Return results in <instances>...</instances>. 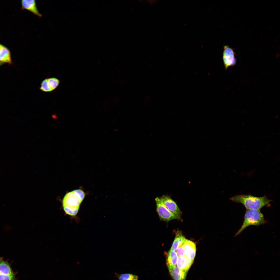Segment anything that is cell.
Wrapping results in <instances>:
<instances>
[{
  "label": "cell",
  "instance_id": "cell-10",
  "mask_svg": "<svg viewBox=\"0 0 280 280\" xmlns=\"http://www.w3.org/2000/svg\"><path fill=\"white\" fill-rule=\"evenodd\" d=\"M170 274L174 280H185L187 272L179 269L177 266L168 269Z\"/></svg>",
  "mask_w": 280,
  "mask_h": 280
},
{
  "label": "cell",
  "instance_id": "cell-5",
  "mask_svg": "<svg viewBox=\"0 0 280 280\" xmlns=\"http://www.w3.org/2000/svg\"><path fill=\"white\" fill-rule=\"evenodd\" d=\"M236 53L234 49L228 45L223 47L222 60L225 70L229 67L235 66L236 63Z\"/></svg>",
  "mask_w": 280,
  "mask_h": 280
},
{
  "label": "cell",
  "instance_id": "cell-17",
  "mask_svg": "<svg viewBox=\"0 0 280 280\" xmlns=\"http://www.w3.org/2000/svg\"><path fill=\"white\" fill-rule=\"evenodd\" d=\"M0 280H16L15 274L7 275L0 274Z\"/></svg>",
  "mask_w": 280,
  "mask_h": 280
},
{
  "label": "cell",
  "instance_id": "cell-4",
  "mask_svg": "<svg viewBox=\"0 0 280 280\" xmlns=\"http://www.w3.org/2000/svg\"><path fill=\"white\" fill-rule=\"evenodd\" d=\"M156 210L160 220L166 222L176 219L180 218L181 215L175 214L170 212L162 202L160 197L155 199Z\"/></svg>",
  "mask_w": 280,
  "mask_h": 280
},
{
  "label": "cell",
  "instance_id": "cell-11",
  "mask_svg": "<svg viewBox=\"0 0 280 280\" xmlns=\"http://www.w3.org/2000/svg\"><path fill=\"white\" fill-rule=\"evenodd\" d=\"M178 256L175 251L170 249L167 253L166 264L168 269L177 266Z\"/></svg>",
  "mask_w": 280,
  "mask_h": 280
},
{
  "label": "cell",
  "instance_id": "cell-9",
  "mask_svg": "<svg viewBox=\"0 0 280 280\" xmlns=\"http://www.w3.org/2000/svg\"><path fill=\"white\" fill-rule=\"evenodd\" d=\"M193 262V261L188 258L185 255L179 256L177 266L182 271L187 272Z\"/></svg>",
  "mask_w": 280,
  "mask_h": 280
},
{
  "label": "cell",
  "instance_id": "cell-2",
  "mask_svg": "<svg viewBox=\"0 0 280 280\" xmlns=\"http://www.w3.org/2000/svg\"><path fill=\"white\" fill-rule=\"evenodd\" d=\"M267 223L260 210L246 209L244 220L241 227L236 233L235 236L240 234L248 227L254 225L258 226Z\"/></svg>",
  "mask_w": 280,
  "mask_h": 280
},
{
  "label": "cell",
  "instance_id": "cell-13",
  "mask_svg": "<svg viewBox=\"0 0 280 280\" xmlns=\"http://www.w3.org/2000/svg\"><path fill=\"white\" fill-rule=\"evenodd\" d=\"M0 61L9 64L12 63L9 51L6 47L1 45L0 48Z\"/></svg>",
  "mask_w": 280,
  "mask_h": 280
},
{
  "label": "cell",
  "instance_id": "cell-15",
  "mask_svg": "<svg viewBox=\"0 0 280 280\" xmlns=\"http://www.w3.org/2000/svg\"><path fill=\"white\" fill-rule=\"evenodd\" d=\"M47 79L48 85L53 91L58 87L60 83V81L55 78L52 77Z\"/></svg>",
  "mask_w": 280,
  "mask_h": 280
},
{
  "label": "cell",
  "instance_id": "cell-19",
  "mask_svg": "<svg viewBox=\"0 0 280 280\" xmlns=\"http://www.w3.org/2000/svg\"><path fill=\"white\" fill-rule=\"evenodd\" d=\"M183 244L179 246L176 251L178 256L185 255V250Z\"/></svg>",
  "mask_w": 280,
  "mask_h": 280
},
{
  "label": "cell",
  "instance_id": "cell-18",
  "mask_svg": "<svg viewBox=\"0 0 280 280\" xmlns=\"http://www.w3.org/2000/svg\"><path fill=\"white\" fill-rule=\"evenodd\" d=\"M73 191L77 196L80 200L82 201L85 196V194L84 192L80 189L76 190Z\"/></svg>",
  "mask_w": 280,
  "mask_h": 280
},
{
  "label": "cell",
  "instance_id": "cell-7",
  "mask_svg": "<svg viewBox=\"0 0 280 280\" xmlns=\"http://www.w3.org/2000/svg\"><path fill=\"white\" fill-rule=\"evenodd\" d=\"M183 245L185 250V255L193 261L196 252L195 244L192 241L186 239Z\"/></svg>",
  "mask_w": 280,
  "mask_h": 280
},
{
  "label": "cell",
  "instance_id": "cell-8",
  "mask_svg": "<svg viewBox=\"0 0 280 280\" xmlns=\"http://www.w3.org/2000/svg\"><path fill=\"white\" fill-rule=\"evenodd\" d=\"M22 8L29 10L39 17L42 14L37 8L36 1L34 0H23L22 1Z\"/></svg>",
  "mask_w": 280,
  "mask_h": 280
},
{
  "label": "cell",
  "instance_id": "cell-20",
  "mask_svg": "<svg viewBox=\"0 0 280 280\" xmlns=\"http://www.w3.org/2000/svg\"><path fill=\"white\" fill-rule=\"evenodd\" d=\"M133 274H125L121 275L119 277V280H128L132 276Z\"/></svg>",
  "mask_w": 280,
  "mask_h": 280
},
{
  "label": "cell",
  "instance_id": "cell-3",
  "mask_svg": "<svg viewBox=\"0 0 280 280\" xmlns=\"http://www.w3.org/2000/svg\"><path fill=\"white\" fill-rule=\"evenodd\" d=\"M82 201L72 191L66 193L62 201L63 209L69 215H75L78 213L80 206Z\"/></svg>",
  "mask_w": 280,
  "mask_h": 280
},
{
  "label": "cell",
  "instance_id": "cell-21",
  "mask_svg": "<svg viewBox=\"0 0 280 280\" xmlns=\"http://www.w3.org/2000/svg\"><path fill=\"white\" fill-rule=\"evenodd\" d=\"M138 277L137 276L133 275L128 280H138Z\"/></svg>",
  "mask_w": 280,
  "mask_h": 280
},
{
  "label": "cell",
  "instance_id": "cell-6",
  "mask_svg": "<svg viewBox=\"0 0 280 280\" xmlns=\"http://www.w3.org/2000/svg\"><path fill=\"white\" fill-rule=\"evenodd\" d=\"M163 204L170 212L181 215V212L175 202L169 196L163 195L160 197Z\"/></svg>",
  "mask_w": 280,
  "mask_h": 280
},
{
  "label": "cell",
  "instance_id": "cell-16",
  "mask_svg": "<svg viewBox=\"0 0 280 280\" xmlns=\"http://www.w3.org/2000/svg\"><path fill=\"white\" fill-rule=\"evenodd\" d=\"M39 88L44 92H49L52 91L48 85L47 79H45L42 81Z\"/></svg>",
  "mask_w": 280,
  "mask_h": 280
},
{
  "label": "cell",
  "instance_id": "cell-1",
  "mask_svg": "<svg viewBox=\"0 0 280 280\" xmlns=\"http://www.w3.org/2000/svg\"><path fill=\"white\" fill-rule=\"evenodd\" d=\"M230 200L236 203L242 204L246 209L260 210L265 206H269L271 200L266 196L257 197L250 194H241L235 195Z\"/></svg>",
  "mask_w": 280,
  "mask_h": 280
},
{
  "label": "cell",
  "instance_id": "cell-14",
  "mask_svg": "<svg viewBox=\"0 0 280 280\" xmlns=\"http://www.w3.org/2000/svg\"><path fill=\"white\" fill-rule=\"evenodd\" d=\"M186 239L180 231H177L176 232V237L171 249L176 251L178 247L184 242Z\"/></svg>",
  "mask_w": 280,
  "mask_h": 280
},
{
  "label": "cell",
  "instance_id": "cell-12",
  "mask_svg": "<svg viewBox=\"0 0 280 280\" xmlns=\"http://www.w3.org/2000/svg\"><path fill=\"white\" fill-rule=\"evenodd\" d=\"M15 274L8 262L0 258V274L12 275Z\"/></svg>",
  "mask_w": 280,
  "mask_h": 280
},
{
  "label": "cell",
  "instance_id": "cell-23",
  "mask_svg": "<svg viewBox=\"0 0 280 280\" xmlns=\"http://www.w3.org/2000/svg\"><path fill=\"white\" fill-rule=\"evenodd\" d=\"M1 45L0 44V48Z\"/></svg>",
  "mask_w": 280,
  "mask_h": 280
},
{
  "label": "cell",
  "instance_id": "cell-22",
  "mask_svg": "<svg viewBox=\"0 0 280 280\" xmlns=\"http://www.w3.org/2000/svg\"><path fill=\"white\" fill-rule=\"evenodd\" d=\"M0 61V66L2 64V63Z\"/></svg>",
  "mask_w": 280,
  "mask_h": 280
}]
</instances>
